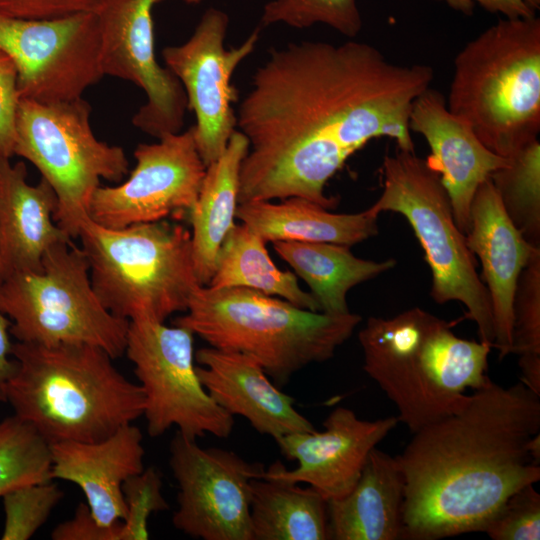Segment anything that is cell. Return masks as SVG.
<instances>
[{"mask_svg": "<svg viewBox=\"0 0 540 540\" xmlns=\"http://www.w3.org/2000/svg\"><path fill=\"white\" fill-rule=\"evenodd\" d=\"M433 79L431 66L393 63L368 43L272 50L236 114L249 142L238 204L301 197L332 208L325 185L370 140L388 137L415 152L410 111Z\"/></svg>", "mask_w": 540, "mask_h": 540, "instance_id": "cell-1", "label": "cell"}, {"mask_svg": "<svg viewBox=\"0 0 540 540\" xmlns=\"http://www.w3.org/2000/svg\"><path fill=\"white\" fill-rule=\"evenodd\" d=\"M463 407L413 433L396 458L402 537L483 532L507 498L540 480V395L490 378Z\"/></svg>", "mask_w": 540, "mask_h": 540, "instance_id": "cell-2", "label": "cell"}, {"mask_svg": "<svg viewBox=\"0 0 540 540\" xmlns=\"http://www.w3.org/2000/svg\"><path fill=\"white\" fill-rule=\"evenodd\" d=\"M6 386L14 415L50 444L95 442L143 416L144 392L102 348L16 342Z\"/></svg>", "mask_w": 540, "mask_h": 540, "instance_id": "cell-3", "label": "cell"}, {"mask_svg": "<svg viewBox=\"0 0 540 540\" xmlns=\"http://www.w3.org/2000/svg\"><path fill=\"white\" fill-rule=\"evenodd\" d=\"M363 370L413 434L459 411L468 390L489 379L492 346L456 336L452 324L419 308L369 317L358 333Z\"/></svg>", "mask_w": 540, "mask_h": 540, "instance_id": "cell-4", "label": "cell"}, {"mask_svg": "<svg viewBox=\"0 0 540 540\" xmlns=\"http://www.w3.org/2000/svg\"><path fill=\"white\" fill-rule=\"evenodd\" d=\"M361 320L352 312L302 309L249 288L200 285L173 325L188 328L209 346L254 358L282 388L306 366L331 359Z\"/></svg>", "mask_w": 540, "mask_h": 540, "instance_id": "cell-5", "label": "cell"}, {"mask_svg": "<svg viewBox=\"0 0 540 540\" xmlns=\"http://www.w3.org/2000/svg\"><path fill=\"white\" fill-rule=\"evenodd\" d=\"M448 110L508 157L540 132V19H501L454 59Z\"/></svg>", "mask_w": 540, "mask_h": 540, "instance_id": "cell-6", "label": "cell"}, {"mask_svg": "<svg viewBox=\"0 0 540 540\" xmlns=\"http://www.w3.org/2000/svg\"><path fill=\"white\" fill-rule=\"evenodd\" d=\"M78 238L103 306L129 321L186 312L198 283L191 231L166 219L112 229L90 218Z\"/></svg>", "mask_w": 540, "mask_h": 540, "instance_id": "cell-7", "label": "cell"}, {"mask_svg": "<svg viewBox=\"0 0 540 540\" xmlns=\"http://www.w3.org/2000/svg\"><path fill=\"white\" fill-rule=\"evenodd\" d=\"M382 193L371 208L406 218L431 271L430 296L437 304L457 301L477 325L479 339L493 347L494 325L488 291L476 258L458 228L439 173L415 152L398 149L380 167Z\"/></svg>", "mask_w": 540, "mask_h": 540, "instance_id": "cell-8", "label": "cell"}, {"mask_svg": "<svg viewBox=\"0 0 540 540\" xmlns=\"http://www.w3.org/2000/svg\"><path fill=\"white\" fill-rule=\"evenodd\" d=\"M0 311L18 342L89 344L113 359L125 353L129 320L109 312L93 290L88 259L70 240L51 246L40 271L0 283Z\"/></svg>", "mask_w": 540, "mask_h": 540, "instance_id": "cell-9", "label": "cell"}, {"mask_svg": "<svg viewBox=\"0 0 540 540\" xmlns=\"http://www.w3.org/2000/svg\"><path fill=\"white\" fill-rule=\"evenodd\" d=\"M90 113L82 97L56 103L20 98L17 110L14 155L50 184L58 202L54 220L72 239L89 218L101 179L120 182L129 172L124 149L95 136Z\"/></svg>", "mask_w": 540, "mask_h": 540, "instance_id": "cell-10", "label": "cell"}, {"mask_svg": "<svg viewBox=\"0 0 540 540\" xmlns=\"http://www.w3.org/2000/svg\"><path fill=\"white\" fill-rule=\"evenodd\" d=\"M194 334L182 326L139 319L129 322L125 353L144 396L143 416L152 437L172 426L196 440L209 433L227 438L234 417L203 387L194 365Z\"/></svg>", "mask_w": 540, "mask_h": 540, "instance_id": "cell-11", "label": "cell"}, {"mask_svg": "<svg viewBox=\"0 0 540 540\" xmlns=\"http://www.w3.org/2000/svg\"><path fill=\"white\" fill-rule=\"evenodd\" d=\"M0 51L15 64L20 98L75 100L104 76L95 11L42 20L0 13Z\"/></svg>", "mask_w": 540, "mask_h": 540, "instance_id": "cell-12", "label": "cell"}, {"mask_svg": "<svg viewBox=\"0 0 540 540\" xmlns=\"http://www.w3.org/2000/svg\"><path fill=\"white\" fill-rule=\"evenodd\" d=\"M169 465L178 485L174 527L203 540H253L251 483L265 470L236 453L203 448L177 431Z\"/></svg>", "mask_w": 540, "mask_h": 540, "instance_id": "cell-13", "label": "cell"}, {"mask_svg": "<svg viewBox=\"0 0 540 540\" xmlns=\"http://www.w3.org/2000/svg\"><path fill=\"white\" fill-rule=\"evenodd\" d=\"M228 23L224 11L209 8L185 43L162 51L166 68L180 81L187 106L195 114V142L206 166L223 153L236 130L232 104L237 101L238 91L231 78L259 39V29H255L239 47L226 49Z\"/></svg>", "mask_w": 540, "mask_h": 540, "instance_id": "cell-14", "label": "cell"}, {"mask_svg": "<svg viewBox=\"0 0 540 540\" xmlns=\"http://www.w3.org/2000/svg\"><path fill=\"white\" fill-rule=\"evenodd\" d=\"M136 165L127 180L99 186L89 204L95 223L119 229L189 213L196 203L207 166L200 157L194 129L139 144Z\"/></svg>", "mask_w": 540, "mask_h": 540, "instance_id": "cell-15", "label": "cell"}, {"mask_svg": "<svg viewBox=\"0 0 540 540\" xmlns=\"http://www.w3.org/2000/svg\"><path fill=\"white\" fill-rule=\"evenodd\" d=\"M162 1L99 0L95 9L103 73L132 82L144 91L146 102L132 123L157 139L180 132L188 109L180 81L155 57L152 11Z\"/></svg>", "mask_w": 540, "mask_h": 540, "instance_id": "cell-16", "label": "cell"}, {"mask_svg": "<svg viewBox=\"0 0 540 540\" xmlns=\"http://www.w3.org/2000/svg\"><path fill=\"white\" fill-rule=\"evenodd\" d=\"M397 416L362 420L347 407L333 409L323 431L298 432L276 439L281 453L297 466L281 462L264 470L261 477L290 483H306L327 501L341 498L355 486L370 452L397 426Z\"/></svg>", "mask_w": 540, "mask_h": 540, "instance_id": "cell-17", "label": "cell"}, {"mask_svg": "<svg viewBox=\"0 0 540 540\" xmlns=\"http://www.w3.org/2000/svg\"><path fill=\"white\" fill-rule=\"evenodd\" d=\"M409 129L426 139L431 151L427 163L439 173L455 222L466 234L478 187L508 158L489 150L466 121L448 110L444 95L430 87L414 100Z\"/></svg>", "mask_w": 540, "mask_h": 540, "instance_id": "cell-18", "label": "cell"}, {"mask_svg": "<svg viewBox=\"0 0 540 540\" xmlns=\"http://www.w3.org/2000/svg\"><path fill=\"white\" fill-rule=\"evenodd\" d=\"M465 237L468 248L481 262V280L493 316V347L501 360L511 351L513 300L519 276L540 247L531 245L513 225L490 178L473 197Z\"/></svg>", "mask_w": 540, "mask_h": 540, "instance_id": "cell-19", "label": "cell"}, {"mask_svg": "<svg viewBox=\"0 0 540 540\" xmlns=\"http://www.w3.org/2000/svg\"><path fill=\"white\" fill-rule=\"evenodd\" d=\"M194 358L210 397L233 417L247 419L258 433L276 440L315 430L295 408V399L282 392L254 358L212 346L199 349Z\"/></svg>", "mask_w": 540, "mask_h": 540, "instance_id": "cell-20", "label": "cell"}, {"mask_svg": "<svg viewBox=\"0 0 540 540\" xmlns=\"http://www.w3.org/2000/svg\"><path fill=\"white\" fill-rule=\"evenodd\" d=\"M142 440L130 423L100 441L50 444L51 480L78 485L95 520L112 526L126 516L123 483L144 469Z\"/></svg>", "mask_w": 540, "mask_h": 540, "instance_id": "cell-21", "label": "cell"}, {"mask_svg": "<svg viewBox=\"0 0 540 540\" xmlns=\"http://www.w3.org/2000/svg\"><path fill=\"white\" fill-rule=\"evenodd\" d=\"M57 204L46 180L29 184L23 162L0 156V283L19 272L40 271L46 251L72 239L54 220Z\"/></svg>", "mask_w": 540, "mask_h": 540, "instance_id": "cell-22", "label": "cell"}, {"mask_svg": "<svg viewBox=\"0 0 540 540\" xmlns=\"http://www.w3.org/2000/svg\"><path fill=\"white\" fill-rule=\"evenodd\" d=\"M403 503L404 477L396 456L374 448L350 492L328 501L329 539H401Z\"/></svg>", "mask_w": 540, "mask_h": 540, "instance_id": "cell-23", "label": "cell"}, {"mask_svg": "<svg viewBox=\"0 0 540 540\" xmlns=\"http://www.w3.org/2000/svg\"><path fill=\"white\" fill-rule=\"evenodd\" d=\"M378 216L371 207L358 213H332L301 197L240 203L235 217L266 243L328 242L352 246L378 234Z\"/></svg>", "mask_w": 540, "mask_h": 540, "instance_id": "cell-24", "label": "cell"}, {"mask_svg": "<svg viewBox=\"0 0 540 540\" xmlns=\"http://www.w3.org/2000/svg\"><path fill=\"white\" fill-rule=\"evenodd\" d=\"M248 148V139L235 130L223 153L207 166L196 203L188 213L195 272L201 286L210 282L221 244L235 224L240 168Z\"/></svg>", "mask_w": 540, "mask_h": 540, "instance_id": "cell-25", "label": "cell"}, {"mask_svg": "<svg viewBox=\"0 0 540 540\" xmlns=\"http://www.w3.org/2000/svg\"><path fill=\"white\" fill-rule=\"evenodd\" d=\"M275 252L303 279L330 315L349 313L348 291L394 268L395 259L383 261L356 257L350 246L328 242L275 241Z\"/></svg>", "mask_w": 540, "mask_h": 540, "instance_id": "cell-26", "label": "cell"}, {"mask_svg": "<svg viewBox=\"0 0 540 540\" xmlns=\"http://www.w3.org/2000/svg\"><path fill=\"white\" fill-rule=\"evenodd\" d=\"M253 540H326L328 501L313 487L270 478L251 483Z\"/></svg>", "mask_w": 540, "mask_h": 540, "instance_id": "cell-27", "label": "cell"}, {"mask_svg": "<svg viewBox=\"0 0 540 540\" xmlns=\"http://www.w3.org/2000/svg\"><path fill=\"white\" fill-rule=\"evenodd\" d=\"M266 242L245 224H234L219 249L208 287H243L278 296L293 305L320 312L314 296L298 284L297 275L276 267Z\"/></svg>", "mask_w": 540, "mask_h": 540, "instance_id": "cell-28", "label": "cell"}, {"mask_svg": "<svg viewBox=\"0 0 540 540\" xmlns=\"http://www.w3.org/2000/svg\"><path fill=\"white\" fill-rule=\"evenodd\" d=\"M490 180L501 204L523 237L540 247V142L534 139L507 157Z\"/></svg>", "mask_w": 540, "mask_h": 540, "instance_id": "cell-29", "label": "cell"}, {"mask_svg": "<svg viewBox=\"0 0 540 540\" xmlns=\"http://www.w3.org/2000/svg\"><path fill=\"white\" fill-rule=\"evenodd\" d=\"M50 445L17 416L0 421V497L17 487L51 480Z\"/></svg>", "mask_w": 540, "mask_h": 540, "instance_id": "cell-30", "label": "cell"}, {"mask_svg": "<svg viewBox=\"0 0 540 540\" xmlns=\"http://www.w3.org/2000/svg\"><path fill=\"white\" fill-rule=\"evenodd\" d=\"M275 23L298 29L323 23L347 37H355L362 28L356 0H271L263 8L261 24Z\"/></svg>", "mask_w": 540, "mask_h": 540, "instance_id": "cell-31", "label": "cell"}, {"mask_svg": "<svg viewBox=\"0 0 540 540\" xmlns=\"http://www.w3.org/2000/svg\"><path fill=\"white\" fill-rule=\"evenodd\" d=\"M26 484L5 493L3 540H27L46 522L63 497L56 483Z\"/></svg>", "mask_w": 540, "mask_h": 540, "instance_id": "cell-32", "label": "cell"}, {"mask_svg": "<svg viewBox=\"0 0 540 540\" xmlns=\"http://www.w3.org/2000/svg\"><path fill=\"white\" fill-rule=\"evenodd\" d=\"M510 354L540 357V251L523 268L517 282Z\"/></svg>", "mask_w": 540, "mask_h": 540, "instance_id": "cell-33", "label": "cell"}, {"mask_svg": "<svg viewBox=\"0 0 540 540\" xmlns=\"http://www.w3.org/2000/svg\"><path fill=\"white\" fill-rule=\"evenodd\" d=\"M122 492L126 503V516L122 521L121 540L149 539V517L169 508L162 494L159 472L154 467L143 469L125 480Z\"/></svg>", "mask_w": 540, "mask_h": 540, "instance_id": "cell-34", "label": "cell"}, {"mask_svg": "<svg viewBox=\"0 0 540 540\" xmlns=\"http://www.w3.org/2000/svg\"><path fill=\"white\" fill-rule=\"evenodd\" d=\"M483 532L494 540H539L540 494L534 484L511 494Z\"/></svg>", "mask_w": 540, "mask_h": 540, "instance_id": "cell-35", "label": "cell"}, {"mask_svg": "<svg viewBox=\"0 0 540 540\" xmlns=\"http://www.w3.org/2000/svg\"><path fill=\"white\" fill-rule=\"evenodd\" d=\"M19 100L15 64L0 51V156L14 155Z\"/></svg>", "mask_w": 540, "mask_h": 540, "instance_id": "cell-36", "label": "cell"}, {"mask_svg": "<svg viewBox=\"0 0 540 540\" xmlns=\"http://www.w3.org/2000/svg\"><path fill=\"white\" fill-rule=\"evenodd\" d=\"M99 0H0V13L22 19L42 20L95 11Z\"/></svg>", "mask_w": 540, "mask_h": 540, "instance_id": "cell-37", "label": "cell"}, {"mask_svg": "<svg viewBox=\"0 0 540 540\" xmlns=\"http://www.w3.org/2000/svg\"><path fill=\"white\" fill-rule=\"evenodd\" d=\"M122 521L99 524L87 504L80 503L72 518L58 524L51 533L53 540H121Z\"/></svg>", "mask_w": 540, "mask_h": 540, "instance_id": "cell-38", "label": "cell"}, {"mask_svg": "<svg viewBox=\"0 0 540 540\" xmlns=\"http://www.w3.org/2000/svg\"><path fill=\"white\" fill-rule=\"evenodd\" d=\"M445 2L450 8L465 15H472L475 4L490 13H501L508 19L534 17L535 10L527 0H435Z\"/></svg>", "mask_w": 540, "mask_h": 540, "instance_id": "cell-39", "label": "cell"}, {"mask_svg": "<svg viewBox=\"0 0 540 540\" xmlns=\"http://www.w3.org/2000/svg\"><path fill=\"white\" fill-rule=\"evenodd\" d=\"M11 322L0 311V401L6 402V386L15 368L9 338Z\"/></svg>", "mask_w": 540, "mask_h": 540, "instance_id": "cell-40", "label": "cell"}, {"mask_svg": "<svg viewBox=\"0 0 540 540\" xmlns=\"http://www.w3.org/2000/svg\"><path fill=\"white\" fill-rule=\"evenodd\" d=\"M529 5L536 11L540 8V0H527Z\"/></svg>", "mask_w": 540, "mask_h": 540, "instance_id": "cell-41", "label": "cell"}]
</instances>
